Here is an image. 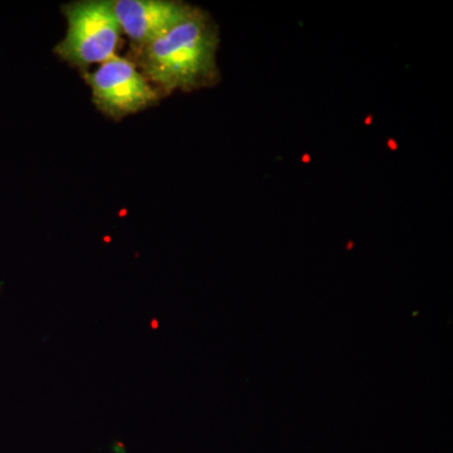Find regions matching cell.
I'll use <instances>...</instances> for the list:
<instances>
[{
    "instance_id": "cell-1",
    "label": "cell",
    "mask_w": 453,
    "mask_h": 453,
    "mask_svg": "<svg viewBox=\"0 0 453 453\" xmlns=\"http://www.w3.org/2000/svg\"><path fill=\"white\" fill-rule=\"evenodd\" d=\"M219 28L195 7L177 26L142 47V67L146 79L168 94L208 88L219 79Z\"/></svg>"
},
{
    "instance_id": "cell-2",
    "label": "cell",
    "mask_w": 453,
    "mask_h": 453,
    "mask_svg": "<svg viewBox=\"0 0 453 453\" xmlns=\"http://www.w3.org/2000/svg\"><path fill=\"white\" fill-rule=\"evenodd\" d=\"M68 28L56 53L77 67L101 65L115 56L121 28L111 2L88 0L65 7Z\"/></svg>"
},
{
    "instance_id": "cell-3",
    "label": "cell",
    "mask_w": 453,
    "mask_h": 453,
    "mask_svg": "<svg viewBox=\"0 0 453 453\" xmlns=\"http://www.w3.org/2000/svg\"><path fill=\"white\" fill-rule=\"evenodd\" d=\"M92 100L106 115L121 119L154 105L159 92L127 58L112 56L86 74Z\"/></svg>"
},
{
    "instance_id": "cell-4",
    "label": "cell",
    "mask_w": 453,
    "mask_h": 453,
    "mask_svg": "<svg viewBox=\"0 0 453 453\" xmlns=\"http://www.w3.org/2000/svg\"><path fill=\"white\" fill-rule=\"evenodd\" d=\"M111 4L121 31L140 47L177 26L195 8L175 0H116Z\"/></svg>"
},
{
    "instance_id": "cell-5",
    "label": "cell",
    "mask_w": 453,
    "mask_h": 453,
    "mask_svg": "<svg viewBox=\"0 0 453 453\" xmlns=\"http://www.w3.org/2000/svg\"><path fill=\"white\" fill-rule=\"evenodd\" d=\"M0 288H2V283H0Z\"/></svg>"
}]
</instances>
